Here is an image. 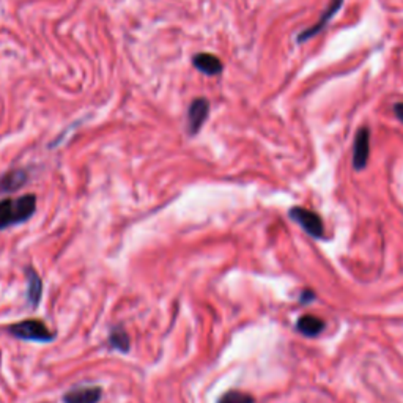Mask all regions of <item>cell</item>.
Masks as SVG:
<instances>
[{
	"label": "cell",
	"mask_w": 403,
	"mask_h": 403,
	"mask_svg": "<svg viewBox=\"0 0 403 403\" xmlns=\"http://www.w3.org/2000/svg\"><path fill=\"white\" fill-rule=\"evenodd\" d=\"M314 300H315V295L310 290H306L301 296V302H307V301H314Z\"/></svg>",
	"instance_id": "15"
},
{
	"label": "cell",
	"mask_w": 403,
	"mask_h": 403,
	"mask_svg": "<svg viewBox=\"0 0 403 403\" xmlns=\"http://www.w3.org/2000/svg\"><path fill=\"white\" fill-rule=\"evenodd\" d=\"M370 158V129L362 126L357 129L353 143V167L354 170H364Z\"/></svg>",
	"instance_id": "4"
},
{
	"label": "cell",
	"mask_w": 403,
	"mask_h": 403,
	"mask_svg": "<svg viewBox=\"0 0 403 403\" xmlns=\"http://www.w3.org/2000/svg\"><path fill=\"white\" fill-rule=\"evenodd\" d=\"M342 5H344V0H330V4L323 10L320 19H318L314 26H310L309 29L302 30V32L298 35V43L309 41L310 38H314V36H317L318 34H320L322 30L326 26H328V22L339 13V10L342 9Z\"/></svg>",
	"instance_id": "6"
},
{
	"label": "cell",
	"mask_w": 403,
	"mask_h": 403,
	"mask_svg": "<svg viewBox=\"0 0 403 403\" xmlns=\"http://www.w3.org/2000/svg\"><path fill=\"white\" fill-rule=\"evenodd\" d=\"M109 347L120 353H129V350H131V339H129L123 326H116V328L111 330Z\"/></svg>",
	"instance_id": "12"
},
{
	"label": "cell",
	"mask_w": 403,
	"mask_h": 403,
	"mask_svg": "<svg viewBox=\"0 0 403 403\" xmlns=\"http://www.w3.org/2000/svg\"><path fill=\"white\" fill-rule=\"evenodd\" d=\"M288 216H290L296 224L301 225L310 237L325 238L323 220L315 211L302 207H293L290 211H288Z\"/></svg>",
	"instance_id": "3"
},
{
	"label": "cell",
	"mask_w": 403,
	"mask_h": 403,
	"mask_svg": "<svg viewBox=\"0 0 403 403\" xmlns=\"http://www.w3.org/2000/svg\"><path fill=\"white\" fill-rule=\"evenodd\" d=\"M326 325L322 320V318H318L315 315H302L298 323H296V330H298L302 336L306 337H317L320 336V334L325 331Z\"/></svg>",
	"instance_id": "11"
},
{
	"label": "cell",
	"mask_w": 403,
	"mask_h": 403,
	"mask_svg": "<svg viewBox=\"0 0 403 403\" xmlns=\"http://www.w3.org/2000/svg\"><path fill=\"white\" fill-rule=\"evenodd\" d=\"M218 403H255V399L250 394L241 391H229L219 397Z\"/></svg>",
	"instance_id": "13"
},
{
	"label": "cell",
	"mask_w": 403,
	"mask_h": 403,
	"mask_svg": "<svg viewBox=\"0 0 403 403\" xmlns=\"http://www.w3.org/2000/svg\"><path fill=\"white\" fill-rule=\"evenodd\" d=\"M26 279H27V304L32 309L38 307L43 295V280L38 276V272L27 266L26 268Z\"/></svg>",
	"instance_id": "9"
},
{
	"label": "cell",
	"mask_w": 403,
	"mask_h": 403,
	"mask_svg": "<svg viewBox=\"0 0 403 403\" xmlns=\"http://www.w3.org/2000/svg\"><path fill=\"white\" fill-rule=\"evenodd\" d=\"M36 211V195L26 194L19 199L0 200V232L10 229L13 225L24 224L35 215Z\"/></svg>",
	"instance_id": "1"
},
{
	"label": "cell",
	"mask_w": 403,
	"mask_h": 403,
	"mask_svg": "<svg viewBox=\"0 0 403 403\" xmlns=\"http://www.w3.org/2000/svg\"><path fill=\"white\" fill-rule=\"evenodd\" d=\"M101 397L100 386H78L63 394V403H100Z\"/></svg>",
	"instance_id": "7"
},
{
	"label": "cell",
	"mask_w": 403,
	"mask_h": 403,
	"mask_svg": "<svg viewBox=\"0 0 403 403\" xmlns=\"http://www.w3.org/2000/svg\"><path fill=\"white\" fill-rule=\"evenodd\" d=\"M6 331L14 339L35 342V344H49L57 337V334L52 332L48 325L43 320H38V318H27V320L13 323L6 328Z\"/></svg>",
	"instance_id": "2"
},
{
	"label": "cell",
	"mask_w": 403,
	"mask_h": 403,
	"mask_svg": "<svg viewBox=\"0 0 403 403\" xmlns=\"http://www.w3.org/2000/svg\"><path fill=\"white\" fill-rule=\"evenodd\" d=\"M394 113H395V117H397L403 123V103H397L394 106Z\"/></svg>",
	"instance_id": "14"
},
{
	"label": "cell",
	"mask_w": 403,
	"mask_h": 403,
	"mask_svg": "<svg viewBox=\"0 0 403 403\" xmlns=\"http://www.w3.org/2000/svg\"><path fill=\"white\" fill-rule=\"evenodd\" d=\"M210 116V101L207 98H195L188 109V133L189 136L199 134L205 121Z\"/></svg>",
	"instance_id": "5"
},
{
	"label": "cell",
	"mask_w": 403,
	"mask_h": 403,
	"mask_svg": "<svg viewBox=\"0 0 403 403\" xmlns=\"http://www.w3.org/2000/svg\"><path fill=\"white\" fill-rule=\"evenodd\" d=\"M29 173L22 169H14L6 172L2 178H0V193L10 194L16 193L18 189H21L27 183Z\"/></svg>",
	"instance_id": "10"
},
{
	"label": "cell",
	"mask_w": 403,
	"mask_h": 403,
	"mask_svg": "<svg viewBox=\"0 0 403 403\" xmlns=\"http://www.w3.org/2000/svg\"><path fill=\"white\" fill-rule=\"evenodd\" d=\"M193 65L200 73L207 76H219L224 71L223 62H220L216 56L208 54V52H199V54H195L193 57Z\"/></svg>",
	"instance_id": "8"
}]
</instances>
